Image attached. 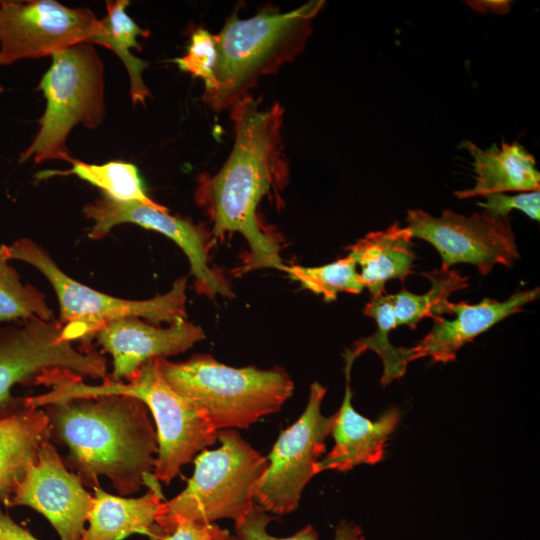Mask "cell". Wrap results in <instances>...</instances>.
<instances>
[{
    "label": "cell",
    "mask_w": 540,
    "mask_h": 540,
    "mask_svg": "<svg viewBox=\"0 0 540 540\" xmlns=\"http://www.w3.org/2000/svg\"><path fill=\"white\" fill-rule=\"evenodd\" d=\"M39 88L46 109L36 136L19 161L64 160L71 164L75 158L66 142L72 128L82 124L94 129L106 115L103 63L91 44L73 46L52 56Z\"/></svg>",
    "instance_id": "52a82bcc"
},
{
    "label": "cell",
    "mask_w": 540,
    "mask_h": 540,
    "mask_svg": "<svg viewBox=\"0 0 540 540\" xmlns=\"http://www.w3.org/2000/svg\"><path fill=\"white\" fill-rule=\"evenodd\" d=\"M161 377L189 400L217 430L245 429L281 409L294 383L281 367L235 368L207 354L183 362L155 359Z\"/></svg>",
    "instance_id": "5b68a950"
},
{
    "label": "cell",
    "mask_w": 540,
    "mask_h": 540,
    "mask_svg": "<svg viewBox=\"0 0 540 540\" xmlns=\"http://www.w3.org/2000/svg\"><path fill=\"white\" fill-rule=\"evenodd\" d=\"M412 238L407 227L394 223L385 230L368 233L347 247L348 256L361 267L360 276L372 297L386 292L388 280L404 282L412 273L416 257Z\"/></svg>",
    "instance_id": "d6986e66"
},
{
    "label": "cell",
    "mask_w": 540,
    "mask_h": 540,
    "mask_svg": "<svg viewBox=\"0 0 540 540\" xmlns=\"http://www.w3.org/2000/svg\"><path fill=\"white\" fill-rule=\"evenodd\" d=\"M100 395L133 396L148 407L158 437L152 473L158 482L169 484L182 466L217 441L218 431L201 410L166 383L155 359L143 364L125 383L109 377L93 385L73 379L51 387L44 394L26 397L24 403L27 407L43 408L58 401Z\"/></svg>",
    "instance_id": "277c9868"
},
{
    "label": "cell",
    "mask_w": 540,
    "mask_h": 540,
    "mask_svg": "<svg viewBox=\"0 0 540 540\" xmlns=\"http://www.w3.org/2000/svg\"><path fill=\"white\" fill-rule=\"evenodd\" d=\"M8 246H0V322L54 319L44 295L31 285H24L9 265Z\"/></svg>",
    "instance_id": "484cf974"
},
{
    "label": "cell",
    "mask_w": 540,
    "mask_h": 540,
    "mask_svg": "<svg viewBox=\"0 0 540 540\" xmlns=\"http://www.w3.org/2000/svg\"><path fill=\"white\" fill-rule=\"evenodd\" d=\"M94 337L112 357L113 370L108 377L121 381L150 360L185 352L203 340L205 333L186 319L163 328L139 317H123L103 325Z\"/></svg>",
    "instance_id": "9a60e30c"
},
{
    "label": "cell",
    "mask_w": 540,
    "mask_h": 540,
    "mask_svg": "<svg viewBox=\"0 0 540 540\" xmlns=\"http://www.w3.org/2000/svg\"><path fill=\"white\" fill-rule=\"evenodd\" d=\"M104 33L89 9L54 0L0 1V65L53 56L83 43L98 44Z\"/></svg>",
    "instance_id": "30bf717a"
},
{
    "label": "cell",
    "mask_w": 540,
    "mask_h": 540,
    "mask_svg": "<svg viewBox=\"0 0 540 540\" xmlns=\"http://www.w3.org/2000/svg\"><path fill=\"white\" fill-rule=\"evenodd\" d=\"M220 446L194 458V472L182 492L162 501L155 524L169 533L178 521L198 524L219 519L241 522L254 506L268 461L235 429L218 431Z\"/></svg>",
    "instance_id": "8992f818"
},
{
    "label": "cell",
    "mask_w": 540,
    "mask_h": 540,
    "mask_svg": "<svg viewBox=\"0 0 540 540\" xmlns=\"http://www.w3.org/2000/svg\"><path fill=\"white\" fill-rule=\"evenodd\" d=\"M85 377L107 378L106 360L95 350L75 348L59 320L32 318L0 328V418L24 408L23 399L11 394L16 384L53 387Z\"/></svg>",
    "instance_id": "ba28073f"
},
{
    "label": "cell",
    "mask_w": 540,
    "mask_h": 540,
    "mask_svg": "<svg viewBox=\"0 0 540 540\" xmlns=\"http://www.w3.org/2000/svg\"><path fill=\"white\" fill-rule=\"evenodd\" d=\"M462 146L473 158L475 184L456 191L454 194L459 199L511 191H539L540 173L535 158L519 143L502 142L500 146L481 149L466 140Z\"/></svg>",
    "instance_id": "ac0fdd59"
},
{
    "label": "cell",
    "mask_w": 540,
    "mask_h": 540,
    "mask_svg": "<svg viewBox=\"0 0 540 540\" xmlns=\"http://www.w3.org/2000/svg\"><path fill=\"white\" fill-rule=\"evenodd\" d=\"M127 0L109 1L106 4L107 14L100 19L105 33L98 45L112 50L123 62L130 77V95L134 104L144 103L150 95L142 73L148 63L131 53V49H140L137 38L147 37L149 31L139 27L127 14Z\"/></svg>",
    "instance_id": "7402d4cb"
},
{
    "label": "cell",
    "mask_w": 540,
    "mask_h": 540,
    "mask_svg": "<svg viewBox=\"0 0 540 540\" xmlns=\"http://www.w3.org/2000/svg\"><path fill=\"white\" fill-rule=\"evenodd\" d=\"M272 520L273 517L255 503L245 518L235 524L234 533L230 534L229 540H319L312 525L303 527L289 537H275L267 532V526ZM333 540H366V537L358 524L343 519L335 528Z\"/></svg>",
    "instance_id": "83f0119b"
},
{
    "label": "cell",
    "mask_w": 540,
    "mask_h": 540,
    "mask_svg": "<svg viewBox=\"0 0 540 540\" xmlns=\"http://www.w3.org/2000/svg\"><path fill=\"white\" fill-rule=\"evenodd\" d=\"M539 297V288L519 291L504 301L484 298L477 304L451 303L452 320L442 316L432 318L433 326L418 344L410 347L412 361L430 357L433 362L448 363L455 360L465 344L501 320L513 315Z\"/></svg>",
    "instance_id": "2e32d148"
},
{
    "label": "cell",
    "mask_w": 540,
    "mask_h": 540,
    "mask_svg": "<svg viewBox=\"0 0 540 540\" xmlns=\"http://www.w3.org/2000/svg\"><path fill=\"white\" fill-rule=\"evenodd\" d=\"M93 221L91 239H101L114 226L131 223L163 234L174 241L187 256L196 289L210 298L232 296L228 283L209 265L205 232L192 222L170 215L166 208L152 207L137 201L121 202L103 196L83 209Z\"/></svg>",
    "instance_id": "5bb4252c"
},
{
    "label": "cell",
    "mask_w": 540,
    "mask_h": 540,
    "mask_svg": "<svg viewBox=\"0 0 540 540\" xmlns=\"http://www.w3.org/2000/svg\"><path fill=\"white\" fill-rule=\"evenodd\" d=\"M216 60L214 35L206 29L198 28L191 36L187 53L174 59V62L180 70L203 79L206 91L213 85Z\"/></svg>",
    "instance_id": "f1b7e54d"
},
{
    "label": "cell",
    "mask_w": 540,
    "mask_h": 540,
    "mask_svg": "<svg viewBox=\"0 0 540 540\" xmlns=\"http://www.w3.org/2000/svg\"><path fill=\"white\" fill-rule=\"evenodd\" d=\"M2 499L0 498V503ZM0 540H39L5 514L0 505Z\"/></svg>",
    "instance_id": "1f68e13d"
},
{
    "label": "cell",
    "mask_w": 540,
    "mask_h": 540,
    "mask_svg": "<svg viewBox=\"0 0 540 540\" xmlns=\"http://www.w3.org/2000/svg\"><path fill=\"white\" fill-rule=\"evenodd\" d=\"M486 201L478 205L495 215L508 216L512 209L521 210L533 220L540 218V193L539 191L523 192L514 196L505 193H495L485 196Z\"/></svg>",
    "instance_id": "f546056e"
},
{
    "label": "cell",
    "mask_w": 540,
    "mask_h": 540,
    "mask_svg": "<svg viewBox=\"0 0 540 540\" xmlns=\"http://www.w3.org/2000/svg\"><path fill=\"white\" fill-rule=\"evenodd\" d=\"M161 535L163 540H229L230 537L229 531L217 524L191 521H178L169 533L162 530Z\"/></svg>",
    "instance_id": "4dcf8cb0"
},
{
    "label": "cell",
    "mask_w": 540,
    "mask_h": 540,
    "mask_svg": "<svg viewBox=\"0 0 540 540\" xmlns=\"http://www.w3.org/2000/svg\"><path fill=\"white\" fill-rule=\"evenodd\" d=\"M50 439L49 419L41 408L25 407L0 418V498L5 501Z\"/></svg>",
    "instance_id": "44dd1931"
},
{
    "label": "cell",
    "mask_w": 540,
    "mask_h": 540,
    "mask_svg": "<svg viewBox=\"0 0 540 540\" xmlns=\"http://www.w3.org/2000/svg\"><path fill=\"white\" fill-rule=\"evenodd\" d=\"M93 494L66 467L50 439L39 447L23 479L7 498L8 506H27L42 514L61 540H81Z\"/></svg>",
    "instance_id": "4fadbf2b"
},
{
    "label": "cell",
    "mask_w": 540,
    "mask_h": 540,
    "mask_svg": "<svg viewBox=\"0 0 540 540\" xmlns=\"http://www.w3.org/2000/svg\"><path fill=\"white\" fill-rule=\"evenodd\" d=\"M161 533H162L161 528L157 526L156 524H154L153 527L151 528V531L148 537L150 540H163Z\"/></svg>",
    "instance_id": "d6a6232c"
},
{
    "label": "cell",
    "mask_w": 540,
    "mask_h": 540,
    "mask_svg": "<svg viewBox=\"0 0 540 540\" xmlns=\"http://www.w3.org/2000/svg\"><path fill=\"white\" fill-rule=\"evenodd\" d=\"M3 90H4V89H3V87H2L1 84H0V93H2Z\"/></svg>",
    "instance_id": "836d02e7"
},
{
    "label": "cell",
    "mask_w": 540,
    "mask_h": 540,
    "mask_svg": "<svg viewBox=\"0 0 540 540\" xmlns=\"http://www.w3.org/2000/svg\"><path fill=\"white\" fill-rule=\"evenodd\" d=\"M325 1H309L289 12L260 11L228 18L214 35L217 60L213 85L204 102L214 111L231 108L249 94L262 76L276 72L303 49L312 22Z\"/></svg>",
    "instance_id": "3957f363"
},
{
    "label": "cell",
    "mask_w": 540,
    "mask_h": 540,
    "mask_svg": "<svg viewBox=\"0 0 540 540\" xmlns=\"http://www.w3.org/2000/svg\"><path fill=\"white\" fill-rule=\"evenodd\" d=\"M364 313L376 321L377 329L371 336L355 342L353 347L345 352V367L352 368L359 355L366 350H372L383 362L381 384L386 386L405 374L408 363L412 361L411 351L410 348L395 347L389 341L390 330L396 328L390 294L385 292L372 297L365 305Z\"/></svg>",
    "instance_id": "cb8c5ba5"
},
{
    "label": "cell",
    "mask_w": 540,
    "mask_h": 540,
    "mask_svg": "<svg viewBox=\"0 0 540 540\" xmlns=\"http://www.w3.org/2000/svg\"><path fill=\"white\" fill-rule=\"evenodd\" d=\"M71 165L72 168L68 170L40 171L36 178L42 180L56 175H75L101 189L104 196L112 200L137 201L152 207L165 208L145 193L139 171L134 164L123 161L89 164L74 159Z\"/></svg>",
    "instance_id": "d4e9b609"
},
{
    "label": "cell",
    "mask_w": 540,
    "mask_h": 540,
    "mask_svg": "<svg viewBox=\"0 0 540 540\" xmlns=\"http://www.w3.org/2000/svg\"><path fill=\"white\" fill-rule=\"evenodd\" d=\"M9 259L28 263L40 271L54 288L60 306L63 336L88 340L106 323L123 317L144 318L153 324H173L186 319L187 278L174 281L171 289L147 300L110 296L65 274L38 244L22 238L8 246Z\"/></svg>",
    "instance_id": "9c48e42d"
},
{
    "label": "cell",
    "mask_w": 540,
    "mask_h": 540,
    "mask_svg": "<svg viewBox=\"0 0 540 540\" xmlns=\"http://www.w3.org/2000/svg\"><path fill=\"white\" fill-rule=\"evenodd\" d=\"M344 372L345 394L339 410L333 415L331 429L334 446L315 463V475L327 470L346 472L358 465L380 462L385 455L386 443L401 418L398 408H390L375 421L359 414L352 405L351 369Z\"/></svg>",
    "instance_id": "e0dca14e"
},
{
    "label": "cell",
    "mask_w": 540,
    "mask_h": 540,
    "mask_svg": "<svg viewBox=\"0 0 540 540\" xmlns=\"http://www.w3.org/2000/svg\"><path fill=\"white\" fill-rule=\"evenodd\" d=\"M282 271L299 282L302 288L322 295L326 302L336 300L341 292L359 294L365 288L360 273L357 271L356 262L348 255L317 267L285 265Z\"/></svg>",
    "instance_id": "4316f807"
},
{
    "label": "cell",
    "mask_w": 540,
    "mask_h": 540,
    "mask_svg": "<svg viewBox=\"0 0 540 540\" xmlns=\"http://www.w3.org/2000/svg\"><path fill=\"white\" fill-rule=\"evenodd\" d=\"M138 498L115 496L94 487L92 506L87 515L88 527L81 540H122L134 533L148 536L163 500L159 482Z\"/></svg>",
    "instance_id": "ffe728a7"
},
{
    "label": "cell",
    "mask_w": 540,
    "mask_h": 540,
    "mask_svg": "<svg viewBox=\"0 0 540 540\" xmlns=\"http://www.w3.org/2000/svg\"><path fill=\"white\" fill-rule=\"evenodd\" d=\"M326 388L310 386L305 410L283 430L267 455L268 467L255 495V502L267 512L285 515L295 511L307 483L315 476L314 465L325 451L333 415L326 417L321 404Z\"/></svg>",
    "instance_id": "8fae6325"
},
{
    "label": "cell",
    "mask_w": 540,
    "mask_h": 540,
    "mask_svg": "<svg viewBox=\"0 0 540 540\" xmlns=\"http://www.w3.org/2000/svg\"><path fill=\"white\" fill-rule=\"evenodd\" d=\"M50 438L67 448L64 464L83 485L100 486L106 476L120 495L149 486L158 454L151 413L128 395H100L58 401L43 407Z\"/></svg>",
    "instance_id": "7a4b0ae2"
},
{
    "label": "cell",
    "mask_w": 540,
    "mask_h": 540,
    "mask_svg": "<svg viewBox=\"0 0 540 540\" xmlns=\"http://www.w3.org/2000/svg\"><path fill=\"white\" fill-rule=\"evenodd\" d=\"M260 104L248 94L230 108L235 135L232 151L214 176L200 178L196 191L197 202L212 220L213 239L238 232L247 241L250 253L239 269L241 274L285 266L277 241L257 217L262 199L282 189L288 177L281 142L284 108L278 102L262 109Z\"/></svg>",
    "instance_id": "6da1fadb"
},
{
    "label": "cell",
    "mask_w": 540,
    "mask_h": 540,
    "mask_svg": "<svg viewBox=\"0 0 540 540\" xmlns=\"http://www.w3.org/2000/svg\"><path fill=\"white\" fill-rule=\"evenodd\" d=\"M421 275L431 282L426 293L418 295L403 289L390 294L396 327L406 325L415 329L423 318L451 315L449 296L468 287V277L456 270L440 268Z\"/></svg>",
    "instance_id": "603a6c76"
},
{
    "label": "cell",
    "mask_w": 540,
    "mask_h": 540,
    "mask_svg": "<svg viewBox=\"0 0 540 540\" xmlns=\"http://www.w3.org/2000/svg\"><path fill=\"white\" fill-rule=\"evenodd\" d=\"M406 220L413 237L429 242L438 251L442 269L469 263L487 275L495 265L511 268L520 258L508 216L487 210L469 216L444 210L435 217L415 209L407 212Z\"/></svg>",
    "instance_id": "7c38bea8"
}]
</instances>
